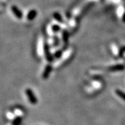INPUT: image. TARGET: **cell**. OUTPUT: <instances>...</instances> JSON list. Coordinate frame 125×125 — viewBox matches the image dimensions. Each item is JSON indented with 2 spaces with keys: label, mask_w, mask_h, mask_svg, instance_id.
I'll list each match as a JSON object with an SVG mask.
<instances>
[{
  "label": "cell",
  "mask_w": 125,
  "mask_h": 125,
  "mask_svg": "<svg viewBox=\"0 0 125 125\" xmlns=\"http://www.w3.org/2000/svg\"><path fill=\"white\" fill-rule=\"evenodd\" d=\"M21 121H22L21 117H17L15 120H14V121H13V125H19V124L21 123Z\"/></svg>",
  "instance_id": "obj_10"
},
{
  "label": "cell",
  "mask_w": 125,
  "mask_h": 125,
  "mask_svg": "<svg viewBox=\"0 0 125 125\" xmlns=\"http://www.w3.org/2000/svg\"><path fill=\"white\" fill-rule=\"evenodd\" d=\"M61 55H62V51H58L57 52H56V54H55V57L57 58H61Z\"/></svg>",
  "instance_id": "obj_12"
},
{
  "label": "cell",
  "mask_w": 125,
  "mask_h": 125,
  "mask_svg": "<svg viewBox=\"0 0 125 125\" xmlns=\"http://www.w3.org/2000/svg\"><path fill=\"white\" fill-rule=\"evenodd\" d=\"M43 49H44V52H45V56H46V58L47 59L48 61H52L53 59L52 56L51 54L49 51V45H47V43H45L44 45V47H43Z\"/></svg>",
  "instance_id": "obj_4"
},
{
  "label": "cell",
  "mask_w": 125,
  "mask_h": 125,
  "mask_svg": "<svg viewBox=\"0 0 125 125\" xmlns=\"http://www.w3.org/2000/svg\"><path fill=\"white\" fill-rule=\"evenodd\" d=\"M25 93H26V94L28 96V100H29V101H30L31 104L35 105V104H37V98L34 94V93L33 92V91L28 88V89L25 90Z\"/></svg>",
  "instance_id": "obj_1"
},
{
  "label": "cell",
  "mask_w": 125,
  "mask_h": 125,
  "mask_svg": "<svg viewBox=\"0 0 125 125\" xmlns=\"http://www.w3.org/2000/svg\"><path fill=\"white\" fill-rule=\"evenodd\" d=\"M60 30H61V28H60V26H59V25L54 24L52 26V31L54 33H57V32H58L59 31H60Z\"/></svg>",
  "instance_id": "obj_9"
},
{
  "label": "cell",
  "mask_w": 125,
  "mask_h": 125,
  "mask_svg": "<svg viewBox=\"0 0 125 125\" xmlns=\"http://www.w3.org/2000/svg\"><path fill=\"white\" fill-rule=\"evenodd\" d=\"M52 70V66H51V64H48L45 66V68L44 71H43V74H42V78L43 79H47L49 76L50 73H51V71Z\"/></svg>",
  "instance_id": "obj_3"
},
{
  "label": "cell",
  "mask_w": 125,
  "mask_h": 125,
  "mask_svg": "<svg viewBox=\"0 0 125 125\" xmlns=\"http://www.w3.org/2000/svg\"><path fill=\"white\" fill-rule=\"evenodd\" d=\"M122 19H123V21L125 22V13H124L123 15V18H122Z\"/></svg>",
  "instance_id": "obj_13"
},
{
  "label": "cell",
  "mask_w": 125,
  "mask_h": 125,
  "mask_svg": "<svg viewBox=\"0 0 125 125\" xmlns=\"http://www.w3.org/2000/svg\"><path fill=\"white\" fill-rule=\"evenodd\" d=\"M62 36H63V40L64 42H67L68 38V33L66 31H64L62 33Z\"/></svg>",
  "instance_id": "obj_11"
},
{
  "label": "cell",
  "mask_w": 125,
  "mask_h": 125,
  "mask_svg": "<svg viewBox=\"0 0 125 125\" xmlns=\"http://www.w3.org/2000/svg\"><path fill=\"white\" fill-rule=\"evenodd\" d=\"M125 68V66L123 64H115V65H114V66H110L109 67V70L110 71H114V72H116V71H122Z\"/></svg>",
  "instance_id": "obj_5"
},
{
  "label": "cell",
  "mask_w": 125,
  "mask_h": 125,
  "mask_svg": "<svg viewBox=\"0 0 125 125\" xmlns=\"http://www.w3.org/2000/svg\"><path fill=\"white\" fill-rule=\"evenodd\" d=\"M37 15V12L35 10H31L30 12H28V15H27V19L29 21H32L36 17Z\"/></svg>",
  "instance_id": "obj_6"
},
{
  "label": "cell",
  "mask_w": 125,
  "mask_h": 125,
  "mask_svg": "<svg viewBox=\"0 0 125 125\" xmlns=\"http://www.w3.org/2000/svg\"><path fill=\"white\" fill-rule=\"evenodd\" d=\"M115 94L118 96L119 97H120L122 100H123L125 102V93L123 92V91H122L120 89H116L115 91Z\"/></svg>",
  "instance_id": "obj_7"
},
{
  "label": "cell",
  "mask_w": 125,
  "mask_h": 125,
  "mask_svg": "<svg viewBox=\"0 0 125 125\" xmlns=\"http://www.w3.org/2000/svg\"><path fill=\"white\" fill-rule=\"evenodd\" d=\"M11 10H12V13H13V15L15 16V17L19 19H21L23 17V13L16 5H12L11 7Z\"/></svg>",
  "instance_id": "obj_2"
},
{
  "label": "cell",
  "mask_w": 125,
  "mask_h": 125,
  "mask_svg": "<svg viewBox=\"0 0 125 125\" xmlns=\"http://www.w3.org/2000/svg\"><path fill=\"white\" fill-rule=\"evenodd\" d=\"M53 15H54V17L55 19H56L58 22H59L60 23H62V22H63L62 17H61V15H60L58 12H55Z\"/></svg>",
  "instance_id": "obj_8"
}]
</instances>
